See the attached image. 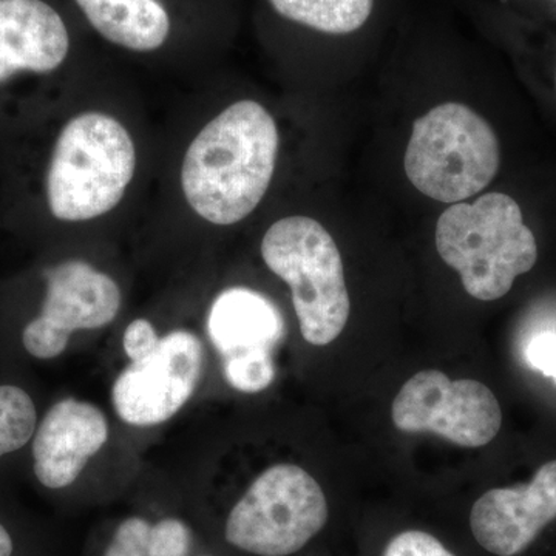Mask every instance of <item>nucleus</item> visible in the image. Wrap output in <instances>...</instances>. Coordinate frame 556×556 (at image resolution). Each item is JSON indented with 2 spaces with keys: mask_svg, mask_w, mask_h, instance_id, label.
I'll list each match as a JSON object with an SVG mask.
<instances>
[{
  "mask_svg": "<svg viewBox=\"0 0 556 556\" xmlns=\"http://www.w3.org/2000/svg\"><path fill=\"white\" fill-rule=\"evenodd\" d=\"M201 368V340L185 329L169 332L150 356L131 362L113 383L116 415L134 427L166 422L195 393Z\"/></svg>",
  "mask_w": 556,
  "mask_h": 556,
  "instance_id": "8",
  "label": "nucleus"
},
{
  "mask_svg": "<svg viewBox=\"0 0 556 556\" xmlns=\"http://www.w3.org/2000/svg\"><path fill=\"white\" fill-rule=\"evenodd\" d=\"M324 490L308 471L278 464L263 471L230 510L225 535L230 546L257 556L302 551L328 521Z\"/></svg>",
  "mask_w": 556,
  "mask_h": 556,
  "instance_id": "6",
  "label": "nucleus"
},
{
  "mask_svg": "<svg viewBox=\"0 0 556 556\" xmlns=\"http://www.w3.org/2000/svg\"><path fill=\"white\" fill-rule=\"evenodd\" d=\"M556 525V459L527 484L493 489L473 504L470 529L493 556H522Z\"/></svg>",
  "mask_w": 556,
  "mask_h": 556,
  "instance_id": "9",
  "label": "nucleus"
},
{
  "mask_svg": "<svg viewBox=\"0 0 556 556\" xmlns=\"http://www.w3.org/2000/svg\"><path fill=\"white\" fill-rule=\"evenodd\" d=\"M212 345L226 358L273 353L285 336L277 306L249 288H229L212 303L207 316Z\"/></svg>",
  "mask_w": 556,
  "mask_h": 556,
  "instance_id": "14",
  "label": "nucleus"
},
{
  "mask_svg": "<svg viewBox=\"0 0 556 556\" xmlns=\"http://www.w3.org/2000/svg\"><path fill=\"white\" fill-rule=\"evenodd\" d=\"M47 283L40 320L64 334L108 327L118 316L121 289L108 274L80 260L43 273Z\"/></svg>",
  "mask_w": 556,
  "mask_h": 556,
  "instance_id": "13",
  "label": "nucleus"
},
{
  "mask_svg": "<svg viewBox=\"0 0 556 556\" xmlns=\"http://www.w3.org/2000/svg\"><path fill=\"white\" fill-rule=\"evenodd\" d=\"M527 364L556 382V332H541L526 346Z\"/></svg>",
  "mask_w": 556,
  "mask_h": 556,
  "instance_id": "23",
  "label": "nucleus"
},
{
  "mask_svg": "<svg viewBox=\"0 0 556 556\" xmlns=\"http://www.w3.org/2000/svg\"><path fill=\"white\" fill-rule=\"evenodd\" d=\"M36 420L35 404L22 388L0 386V457L28 444Z\"/></svg>",
  "mask_w": 556,
  "mask_h": 556,
  "instance_id": "16",
  "label": "nucleus"
},
{
  "mask_svg": "<svg viewBox=\"0 0 556 556\" xmlns=\"http://www.w3.org/2000/svg\"><path fill=\"white\" fill-rule=\"evenodd\" d=\"M150 527L142 518L126 519L116 529L104 556H149Z\"/></svg>",
  "mask_w": 556,
  "mask_h": 556,
  "instance_id": "20",
  "label": "nucleus"
},
{
  "mask_svg": "<svg viewBox=\"0 0 556 556\" xmlns=\"http://www.w3.org/2000/svg\"><path fill=\"white\" fill-rule=\"evenodd\" d=\"M223 371L229 386L241 393H260L276 379L273 353L226 358L223 361Z\"/></svg>",
  "mask_w": 556,
  "mask_h": 556,
  "instance_id": "17",
  "label": "nucleus"
},
{
  "mask_svg": "<svg viewBox=\"0 0 556 556\" xmlns=\"http://www.w3.org/2000/svg\"><path fill=\"white\" fill-rule=\"evenodd\" d=\"M70 336L50 327L39 317L33 318L22 332V343L25 350L36 358H54L67 350Z\"/></svg>",
  "mask_w": 556,
  "mask_h": 556,
  "instance_id": "19",
  "label": "nucleus"
},
{
  "mask_svg": "<svg viewBox=\"0 0 556 556\" xmlns=\"http://www.w3.org/2000/svg\"><path fill=\"white\" fill-rule=\"evenodd\" d=\"M276 119L257 101L233 102L190 142L181 189L204 222L230 226L248 218L268 192L276 170Z\"/></svg>",
  "mask_w": 556,
  "mask_h": 556,
  "instance_id": "1",
  "label": "nucleus"
},
{
  "mask_svg": "<svg viewBox=\"0 0 556 556\" xmlns=\"http://www.w3.org/2000/svg\"><path fill=\"white\" fill-rule=\"evenodd\" d=\"M437 249L459 273L470 298L493 302L538 260V244L521 207L506 193H485L473 203H456L438 219Z\"/></svg>",
  "mask_w": 556,
  "mask_h": 556,
  "instance_id": "2",
  "label": "nucleus"
},
{
  "mask_svg": "<svg viewBox=\"0 0 556 556\" xmlns=\"http://www.w3.org/2000/svg\"><path fill=\"white\" fill-rule=\"evenodd\" d=\"M401 431H430L459 447L478 448L500 433L503 412L493 391L478 380H450L438 369L413 376L393 402Z\"/></svg>",
  "mask_w": 556,
  "mask_h": 556,
  "instance_id": "7",
  "label": "nucleus"
},
{
  "mask_svg": "<svg viewBox=\"0 0 556 556\" xmlns=\"http://www.w3.org/2000/svg\"><path fill=\"white\" fill-rule=\"evenodd\" d=\"M155 328L144 318L131 321L124 332L123 346L131 362L141 361L150 356L160 343Z\"/></svg>",
  "mask_w": 556,
  "mask_h": 556,
  "instance_id": "22",
  "label": "nucleus"
},
{
  "mask_svg": "<svg viewBox=\"0 0 556 556\" xmlns=\"http://www.w3.org/2000/svg\"><path fill=\"white\" fill-rule=\"evenodd\" d=\"M73 47L67 17L50 0H0V83L56 72Z\"/></svg>",
  "mask_w": 556,
  "mask_h": 556,
  "instance_id": "11",
  "label": "nucleus"
},
{
  "mask_svg": "<svg viewBox=\"0 0 556 556\" xmlns=\"http://www.w3.org/2000/svg\"><path fill=\"white\" fill-rule=\"evenodd\" d=\"M14 555V541L5 526L0 522V556Z\"/></svg>",
  "mask_w": 556,
  "mask_h": 556,
  "instance_id": "24",
  "label": "nucleus"
},
{
  "mask_svg": "<svg viewBox=\"0 0 556 556\" xmlns=\"http://www.w3.org/2000/svg\"><path fill=\"white\" fill-rule=\"evenodd\" d=\"M280 20L321 35H348L364 27L375 0H266Z\"/></svg>",
  "mask_w": 556,
  "mask_h": 556,
  "instance_id": "15",
  "label": "nucleus"
},
{
  "mask_svg": "<svg viewBox=\"0 0 556 556\" xmlns=\"http://www.w3.org/2000/svg\"><path fill=\"white\" fill-rule=\"evenodd\" d=\"M501 150L495 130L473 109L445 102L413 126L405 174L420 193L441 203H464L496 177Z\"/></svg>",
  "mask_w": 556,
  "mask_h": 556,
  "instance_id": "5",
  "label": "nucleus"
},
{
  "mask_svg": "<svg viewBox=\"0 0 556 556\" xmlns=\"http://www.w3.org/2000/svg\"><path fill=\"white\" fill-rule=\"evenodd\" d=\"M266 266L291 288L303 339L325 346L350 318L342 255L331 233L314 218L294 215L274 223L262 240Z\"/></svg>",
  "mask_w": 556,
  "mask_h": 556,
  "instance_id": "4",
  "label": "nucleus"
},
{
  "mask_svg": "<svg viewBox=\"0 0 556 556\" xmlns=\"http://www.w3.org/2000/svg\"><path fill=\"white\" fill-rule=\"evenodd\" d=\"M192 533L185 522L166 518L150 527L149 556H188Z\"/></svg>",
  "mask_w": 556,
  "mask_h": 556,
  "instance_id": "18",
  "label": "nucleus"
},
{
  "mask_svg": "<svg viewBox=\"0 0 556 556\" xmlns=\"http://www.w3.org/2000/svg\"><path fill=\"white\" fill-rule=\"evenodd\" d=\"M382 556H455L437 536L422 530H405L387 544Z\"/></svg>",
  "mask_w": 556,
  "mask_h": 556,
  "instance_id": "21",
  "label": "nucleus"
},
{
  "mask_svg": "<svg viewBox=\"0 0 556 556\" xmlns=\"http://www.w3.org/2000/svg\"><path fill=\"white\" fill-rule=\"evenodd\" d=\"M84 25L115 49L150 56L163 53L195 11L204 14L214 0H68ZM211 14V13H208ZM195 16V14H193ZM200 17V16H199Z\"/></svg>",
  "mask_w": 556,
  "mask_h": 556,
  "instance_id": "10",
  "label": "nucleus"
},
{
  "mask_svg": "<svg viewBox=\"0 0 556 556\" xmlns=\"http://www.w3.org/2000/svg\"><path fill=\"white\" fill-rule=\"evenodd\" d=\"M137 169L129 130L102 112H84L65 124L47 172V203L54 218H100L126 195Z\"/></svg>",
  "mask_w": 556,
  "mask_h": 556,
  "instance_id": "3",
  "label": "nucleus"
},
{
  "mask_svg": "<svg viewBox=\"0 0 556 556\" xmlns=\"http://www.w3.org/2000/svg\"><path fill=\"white\" fill-rule=\"evenodd\" d=\"M108 439V419L97 405L72 397L58 402L33 441L36 478L51 490L72 485Z\"/></svg>",
  "mask_w": 556,
  "mask_h": 556,
  "instance_id": "12",
  "label": "nucleus"
}]
</instances>
